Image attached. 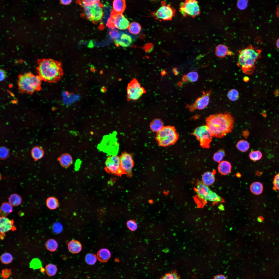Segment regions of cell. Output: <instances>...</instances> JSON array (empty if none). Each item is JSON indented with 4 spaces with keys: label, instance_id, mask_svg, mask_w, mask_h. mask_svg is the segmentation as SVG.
I'll return each instance as SVG.
<instances>
[{
    "label": "cell",
    "instance_id": "2e32d148",
    "mask_svg": "<svg viewBox=\"0 0 279 279\" xmlns=\"http://www.w3.org/2000/svg\"><path fill=\"white\" fill-rule=\"evenodd\" d=\"M13 220H10L6 217H1L0 219V231L3 234L11 230L15 229Z\"/></svg>",
    "mask_w": 279,
    "mask_h": 279
},
{
    "label": "cell",
    "instance_id": "7bdbcfd3",
    "mask_svg": "<svg viewBox=\"0 0 279 279\" xmlns=\"http://www.w3.org/2000/svg\"><path fill=\"white\" fill-rule=\"evenodd\" d=\"M9 155V152L7 149L5 147L2 146L0 149V157L1 159H5L7 158Z\"/></svg>",
    "mask_w": 279,
    "mask_h": 279
},
{
    "label": "cell",
    "instance_id": "60d3db41",
    "mask_svg": "<svg viewBox=\"0 0 279 279\" xmlns=\"http://www.w3.org/2000/svg\"><path fill=\"white\" fill-rule=\"evenodd\" d=\"M41 266V262L40 260L38 258L33 259L30 264V267L34 269H39Z\"/></svg>",
    "mask_w": 279,
    "mask_h": 279
},
{
    "label": "cell",
    "instance_id": "4316f807",
    "mask_svg": "<svg viewBox=\"0 0 279 279\" xmlns=\"http://www.w3.org/2000/svg\"><path fill=\"white\" fill-rule=\"evenodd\" d=\"M229 52L227 47L224 45L220 44L216 47L215 54L219 57L222 58L224 57L226 55H228Z\"/></svg>",
    "mask_w": 279,
    "mask_h": 279
},
{
    "label": "cell",
    "instance_id": "e575fe53",
    "mask_svg": "<svg viewBox=\"0 0 279 279\" xmlns=\"http://www.w3.org/2000/svg\"><path fill=\"white\" fill-rule=\"evenodd\" d=\"M227 97L229 99L233 101L236 100L239 97V93L238 91L235 89H230L228 92Z\"/></svg>",
    "mask_w": 279,
    "mask_h": 279
},
{
    "label": "cell",
    "instance_id": "d6986e66",
    "mask_svg": "<svg viewBox=\"0 0 279 279\" xmlns=\"http://www.w3.org/2000/svg\"><path fill=\"white\" fill-rule=\"evenodd\" d=\"M126 7V1L123 0H115L113 2V11L116 13L122 14Z\"/></svg>",
    "mask_w": 279,
    "mask_h": 279
},
{
    "label": "cell",
    "instance_id": "83f0119b",
    "mask_svg": "<svg viewBox=\"0 0 279 279\" xmlns=\"http://www.w3.org/2000/svg\"><path fill=\"white\" fill-rule=\"evenodd\" d=\"M44 154L43 149L40 147H34L31 151L32 156L35 160H37L41 158L43 156Z\"/></svg>",
    "mask_w": 279,
    "mask_h": 279
},
{
    "label": "cell",
    "instance_id": "9a60e30c",
    "mask_svg": "<svg viewBox=\"0 0 279 279\" xmlns=\"http://www.w3.org/2000/svg\"><path fill=\"white\" fill-rule=\"evenodd\" d=\"M173 9L168 5H163L160 7L154 14L157 18L165 20H169L173 17Z\"/></svg>",
    "mask_w": 279,
    "mask_h": 279
},
{
    "label": "cell",
    "instance_id": "db71d44e",
    "mask_svg": "<svg viewBox=\"0 0 279 279\" xmlns=\"http://www.w3.org/2000/svg\"><path fill=\"white\" fill-rule=\"evenodd\" d=\"M249 79L247 76H245L243 78V80L245 82H247L249 80Z\"/></svg>",
    "mask_w": 279,
    "mask_h": 279
},
{
    "label": "cell",
    "instance_id": "7dc6e473",
    "mask_svg": "<svg viewBox=\"0 0 279 279\" xmlns=\"http://www.w3.org/2000/svg\"><path fill=\"white\" fill-rule=\"evenodd\" d=\"M121 33L116 30H113L111 32L110 34L111 37L114 40L119 37Z\"/></svg>",
    "mask_w": 279,
    "mask_h": 279
},
{
    "label": "cell",
    "instance_id": "ffe728a7",
    "mask_svg": "<svg viewBox=\"0 0 279 279\" xmlns=\"http://www.w3.org/2000/svg\"><path fill=\"white\" fill-rule=\"evenodd\" d=\"M111 254L108 249L103 248L97 252V257L98 259L103 262L108 261L110 258Z\"/></svg>",
    "mask_w": 279,
    "mask_h": 279
},
{
    "label": "cell",
    "instance_id": "5bb4252c",
    "mask_svg": "<svg viewBox=\"0 0 279 279\" xmlns=\"http://www.w3.org/2000/svg\"><path fill=\"white\" fill-rule=\"evenodd\" d=\"M121 169L125 173L130 175L134 166V162L131 155L126 152L122 153L120 157Z\"/></svg>",
    "mask_w": 279,
    "mask_h": 279
},
{
    "label": "cell",
    "instance_id": "c3c4849f",
    "mask_svg": "<svg viewBox=\"0 0 279 279\" xmlns=\"http://www.w3.org/2000/svg\"><path fill=\"white\" fill-rule=\"evenodd\" d=\"M2 276L3 279H6L10 275L11 270L5 269L3 270L2 271Z\"/></svg>",
    "mask_w": 279,
    "mask_h": 279
},
{
    "label": "cell",
    "instance_id": "7c38bea8",
    "mask_svg": "<svg viewBox=\"0 0 279 279\" xmlns=\"http://www.w3.org/2000/svg\"><path fill=\"white\" fill-rule=\"evenodd\" d=\"M105 164L108 172L119 175L125 174L121 167L120 157L117 155L109 156L106 160Z\"/></svg>",
    "mask_w": 279,
    "mask_h": 279
},
{
    "label": "cell",
    "instance_id": "52a82bcc",
    "mask_svg": "<svg viewBox=\"0 0 279 279\" xmlns=\"http://www.w3.org/2000/svg\"><path fill=\"white\" fill-rule=\"evenodd\" d=\"M192 134L199 141L201 147L205 148H210L213 136L211 131L206 125L197 127Z\"/></svg>",
    "mask_w": 279,
    "mask_h": 279
},
{
    "label": "cell",
    "instance_id": "8fae6325",
    "mask_svg": "<svg viewBox=\"0 0 279 279\" xmlns=\"http://www.w3.org/2000/svg\"><path fill=\"white\" fill-rule=\"evenodd\" d=\"M212 92V89L206 92H202V95L197 98L195 102L191 105L187 104L186 107L191 112L196 110H201L205 109L208 104L210 96Z\"/></svg>",
    "mask_w": 279,
    "mask_h": 279
},
{
    "label": "cell",
    "instance_id": "f5cc1de1",
    "mask_svg": "<svg viewBox=\"0 0 279 279\" xmlns=\"http://www.w3.org/2000/svg\"><path fill=\"white\" fill-rule=\"evenodd\" d=\"M276 13L277 17L279 18V4L277 8Z\"/></svg>",
    "mask_w": 279,
    "mask_h": 279
},
{
    "label": "cell",
    "instance_id": "ee69618b",
    "mask_svg": "<svg viewBox=\"0 0 279 279\" xmlns=\"http://www.w3.org/2000/svg\"><path fill=\"white\" fill-rule=\"evenodd\" d=\"M52 230L54 233L56 234L60 233L63 230V226L61 223L58 222H56L53 224Z\"/></svg>",
    "mask_w": 279,
    "mask_h": 279
},
{
    "label": "cell",
    "instance_id": "7a4b0ae2",
    "mask_svg": "<svg viewBox=\"0 0 279 279\" xmlns=\"http://www.w3.org/2000/svg\"><path fill=\"white\" fill-rule=\"evenodd\" d=\"M36 68L42 81L49 83L59 81L63 74L61 63L50 58L38 59Z\"/></svg>",
    "mask_w": 279,
    "mask_h": 279
},
{
    "label": "cell",
    "instance_id": "8d00e7d4",
    "mask_svg": "<svg viewBox=\"0 0 279 279\" xmlns=\"http://www.w3.org/2000/svg\"><path fill=\"white\" fill-rule=\"evenodd\" d=\"M249 157L251 160L256 161L261 159L262 154L259 151H253L250 153Z\"/></svg>",
    "mask_w": 279,
    "mask_h": 279
},
{
    "label": "cell",
    "instance_id": "11a10c76",
    "mask_svg": "<svg viewBox=\"0 0 279 279\" xmlns=\"http://www.w3.org/2000/svg\"><path fill=\"white\" fill-rule=\"evenodd\" d=\"M276 45L277 48L279 49V38L276 41Z\"/></svg>",
    "mask_w": 279,
    "mask_h": 279
},
{
    "label": "cell",
    "instance_id": "9f6ffc18",
    "mask_svg": "<svg viewBox=\"0 0 279 279\" xmlns=\"http://www.w3.org/2000/svg\"><path fill=\"white\" fill-rule=\"evenodd\" d=\"M258 221L261 222L262 221L263 219L261 217H259L258 218Z\"/></svg>",
    "mask_w": 279,
    "mask_h": 279
},
{
    "label": "cell",
    "instance_id": "277c9868",
    "mask_svg": "<svg viewBox=\"0 0 279 279\" xmlns=\"http://www.w3.org/2000/svg\"><path fill=\"white\" fill-rule=\"evenodd\" d=\"M42 81L38 75H35L30 72L20 74L17 80L19 91L21 94L32 95L41 89Z\"/></svg>",
    "mask_w": 279,
    "mask_h": 279
},
{
    "label": "cell",
    "instance_id": "f6af8a7d",
    "mask_svg": "<svg viewBox=\"0 0 279 279\" xmlns=\"http://www.w3.org/2000/svg\"><path fill=\"white\" fill-rule=\"evenodd\" d=\"M127 225L129 229L132 231L135 230L137 227V224L135 221L132 220L128 221L127 223Z\"/></svg>",
    "mask_w": 279,
    "mask_h": 279
},
{
    "label": "cell",
    "instance_id": "f35d334b",
    "mask_svg": "<svg viewBox=\"0 0 279 279\" xmlns=\"http://www.w3.org/2000/svg\"><path fill=\"white\" fill-rule=\"evenodd\" d=\"M225 155V153L224 151L221 149L214 154L213 158L215 161L220 163L222 161Z\"/></svg>",
    "mask_w": 279,
    "mask_h": 279
},
{
    "label": "cell",
    "instance_id": "d590c367",
    "mask_svg": "<svg viewBox=\"0 0 279 279\" xmlns=\"http://www.w3.org/2000/svg\"><path fill=\"white\" fill-rule=\"evenodd\" d=\"M97 256L94 254L89 253L87 254L85 257L86 263L88 265H92L94 264L97 260Z\"/></svg>",
    "mask_w": 279,
    "mask_h": 279
},
{
    "label": "cell",
    "instance_id": "b9f144b4",
    "mask_svg": "<svg viewBox=\"0 0 279 279\" xmlns=\"http://www.w3.org/2000/svg\"><path fill=\"white\" fill-rule=\"evenodd\" d=\"M160 279H180L179 275L176 272H172L166 274Z\"/></svg>",
    "mask_w": 279,
    "mask_h": 279
},
{
    "label": "cell",
    "instance_id": "ac0fdd59",
    "mask_svg": "<svg viewBox=\"0 0 279 279\" xmlns=\"http://www.w3.org/2000/svg\"><path fill=\"white\" fill-rule=\"evenodd\" d=\"M231 168V165L229 162L223 161L220 162L218 166L219 172L223 175H226L230 173Z\"/></svg>",
    "mask_w": 279,
    "mask_h": 279
},
{
    "label": "cell",
    "instance_id": "30bf717a",
    "mask_svg": "<svg viewBox=\"0 0 279 279\" xmlns=\"http://www.w3.org/2000/svg\"><path fill=\"white\" fill-rule=\"evenodd\" d=\"M127 99L128 100H136L146 92L136 79H133L128 84L127 89Z\"/></svg>",
    "mask_w": 279,
    "mask_h": 279
},
{
    "label": "cell",
    "instance_id": "4fadbf2b",
    "mask_svg": "<svg viewBox=\"0 0 279 279\" xmlns=\"http://www.w3.org/2000/svg\"><path fill=\"white\" fill-rule=\"evenodd\" d=\"M180 10L184 15H188L192 17L198 15L200 13L198 2L195 0L186 1L182 3Z\"/></svg>",
    "mask_w": 279,
    "mask_h": 279
},
{
    "label": "cell",
    "instance_id": "ba28073f",
    "mask_svg": "<svg viewBox=\"0 0 279 279\" xmlns=\"http://www.w3.org/2000/svg\"><path fill=\"white\" fill-rule=\"evenodd\" d=\"M130 25L128 20L122 14L112 11L107 24V26L112 29L115 28L124 30L128 28Z\"/></svg>",
    "mask_w": 279,
    "mask_h": 279
},
{
    "label": "cell",
    "instance_id": "681fc988",
    "mask_svg": "<svg viewBox=\"0 0 279 279\" xmlns=\"http://www.w3.org/2000/svg\"><path fill=\"white\" fill-rule=\"evenodd\" d=\"M0 80L3 81L6 77V73L5 72L3 69H1L0 70Z\"/></svg>",
    "mask_w": 279,
    "mask_h": 279
},
{
    "label": "cell",
    "instance_id": "6da1fadb",
    "mask_svg": "<svg viewBox=\"0 0 279 279\" xmlns=\"http://www.w3.org/2000/svg\"><path fill=\"white\" fill-rule=\"evenodd\" d=\"M206 123L213 137L220 138L231 131L234 120L229 113L225 112L210 115L206 118Z\"/></svg>",
    "mask_w": 279,
    "mask_h": 279
},
{
    "label": "cell",
    "instance_id": "f546056e",
    "mask_svg": "<svg viewBox=\"0 0 279 279\" xmlns=\"http://www.w3.org/2000/svg\"><path fill=\"white\" fill-rule=\"evenodd\" d=\"M129 32L133 34L136 35L139 33L141 31V27L140 24L136 22L131 23L128 28Z\"/></svg>",
    "mask_w": 279,
    "mask_h": 279
},
{
    "label": "cell",
    "instance_id": "bcb514c9",
    "mask_svg": "<svg viewBox=\"0 0 279 279\" xmlns=\"http://www.w3.org/2000/svg\"><path fill=\"white\" fill-rule=\"evenodd\" d=\"M273 189L279 191V173L275 176L273 181Z\"/></svg>",
    "mask_w": 279,
    "mask_h": 279
},
{
    "label": "cell",
    "instance_id": "836d02e7",
    "mask_svg": "<svg viewBox=\"0 0 279 279\" xmlns=\"http://www.w3.org/2000/svg\"><path fill=\"white\" fill-rule=\"evenodd\" d=\"M45 271L48 275L52 276L54 275L57 271V268L55 265L50 264L45 267Z\"/></svg>",
    "mask_w": 279,
    "mask_h": 279
},
{
    "label": "cell",
    "instance_id": "8992f818",
    "mask_svg": "<svg viewBox=\"0 0 279 279\" xmlns=\"http://www.w3.org/2000/svg\"><path fill=\"white\" fill-rule=\"evenodd\" d=\"M179 137V134L174 126H166L157 133L155 139L159 146L167 147L174 144Z\"/></svg>",
    "mask_w": 279,
    "mask_h": 279
},
{
    "label": "cell",
    "instance_id": "603a6c76",
    "mask_svg": "<svg viewBox=\"0 0 279 279\" xmlns=\"http://www.w3.org/2000/svg\"><path fill=\"white\" fill-rule=\"evenodd\" d=\"M202 182L208 186L213 184L215 181V177L214 174L210 172L204 173L202 176Z\"/></svg>",
    "mask_w": 279,
    "mask_h": 279
},
{
    "label": "cell",
    "instance_id": "9c48e42d",
    "mask_svg": "<svg viewBox=\"0 0 279 279\" xmlns=\"http://www.w3.org/2000/svg\"><path fill=\"white\" fill-rule=\"evenodd\" d=\"M196 191L199 197L206 200L214 202L222 201V199L220 196L211 190L208 186L202 182L198 183L196 188Z\"/></svg>",
    "mask_w": 279,
    "mask_h": 279
},
{
    "label": "cell",
    "instance_id": "7402d4cb",
    "mask_svg": "<svg viewBox=\"0 0 279 279\" xmlns=\"http://www.w3.org/2000/svg\"><path fill=\"white\" fill-rule=\"evenodd\" d=\"M82 245L78 241L72 240L68 245V249L71 252L73 253H78L80 252L82 249Z\"/></svg>",
    "mask_w": 279,
    "mask_h": 279
},
{
    "label": "cell",
    "instance_id": "4dcf8cb0",
    "mask_svg": "<svg viewBox=\"0 0 279 279\" xmlns=\"http://www.w3.org/2000/svg\"><path fill=\"white\" fill-rule=\"evenodd\" d=\"M46 204L47 207L50 209L55 210L58 206L59 204L57 199L53 197L48 198L46 200Z\"/></svg>",
    "mask_w": 279,
    "mask_h": 279
},
{
    "label": "cell",
    "instance_id": "d6a6232c",
    "mask_svg": "<svg viewBox=\"0 0 279 279\" xmlns=\"http://www.w3.org/2000/svg\"><path fill=\"white\" fill-rule=\"evenodd\" d=\"M47 249L51 252H54L58 248V244L56 241L51 239L48 240L45 244Z\"/></svg>",
    "mask_w": 279,
    "mask_h": 279
},
{
    "label": "cell",
    "instance_id": "e0dca14e",
    "mask_svg": "<svg viewBox=\"0 0 279 279\" xmlns=\"http://www.w3.org/2000/svg\"><path fill=\"white\" fill-rule=\"evenodd\" d=\"M114 42L116 46H120L126 47L129 46L132 42L131 36L125 33H121L119 37L114 40Z\"/></svg>",
    "mask_w": 279,
    "mask_h": 279
},
{
    "label": "cell",
    "instance_id": "cb8c5ba5",
    "mask_svg": "<svg viewBox=\"0 0 279 279\" xmlns=\"http://www.w3.org/2000/svg\"><path fill=\"white\" fill-rule=\"evenodd\" d=\"M164 126L163 121L159 119L153 120L150 124L151 130L153 132L157 133Z\"/></svg>",
    "mask_w": 279,
    "mask_h": 279
},
{
    "label": "cell",
    "instance_id": "44dd1931",
    "mask_svg": "<svg viewBox=\"0 0 279 279\" xmlns=\"http://www.w3.org/2000/svg\"><path fill=\"white\" fill-rule=\"evenodd\" d=\"M58 160L60 165L63 167L65 168L70 166L73 161L72 156L68 153L62 154L59 158Z\"/></svg>",
    "mask_w": 279,
    "mask_h": 279
},
{
    "label": "cell",
    "instance_id": "ab89813d",
    "mask_svg": "<svg viewBox=\"0 0 279 279\" xmlns=\"http://www.w3.org/2000/svg\"><path fill=\"white\" fill-rule=\"evenodd\" d=\"M186 76L188 81L192 82L196 81L198 78V74L195 71H192L189 73Z\"/></svg>",
    "mask_w": 279,
    "mask_h": 279
},
{
    "label": "cell",
    "instance_id": "f1b7e54d",
    "mask_svg": "<svg viewBox=\"0 0 279 279\" xmlns=\"http://www.w3.org/2000/svg\"><path fill=\"white\" fill-rule=\"evenodd\" d=\"M9 202L12 206H17L21 204L22 202L21 197L15 193L11 195L9 198Z\"/></svg>",
    "mask_w": 279,
    "mask_h": 279
},
{
    "label": "cell",
    "instance_id": "5b68a950",
    "mask_svg": "<svg viewBox=\"0 0 279 279\" xmlns=\"http://www.w3.org/2000/svg\"><path fill=\"white\" fill-rule=\"evenodd\" d=\"M81 4L84 15L89 20L94 22L100 21L103 15L102 4L98 0H83Z\"/></svg>",
    "mask_w": 279,
    "mask_h": 279
},
{
    "label": "cell",
    "instance_id": "74e56055",
    "mask_svg": "<svg viewBox=\"0 0 279 279\" xmlns=\"http://www.w3.org/2000/svg\"><path fill=\"white\" fill-rule=\"evenodd\" d=\"M1 259L2 263L7 264L12 262L13 260V257L10 253H5L2 255Z\"/></svg>",
    "mask_w": 279,
    "mask_h": 279
},
{
    "label": "cell",
    "instance_id": "f907efd6",
    "mask_svg": "<svg viewBox=\"0 0 279 279\" xmlns=\"http://www.w3.org/2000/svg\"><path fill=\"white\" fill-rule=\"evenodd\" d=\"M213 279H227V278L223 275L219 274L216 275Z\"/></svg>",
    "mask_w": 279,
    "mask_h": 279
},
{
    "label": "cell",
    "instance_id": "d4e9b609",
    "mask_svg": "<svg viewBox=\"0 0 279 279\" xmlns=\"http://www.w3.org/2000/svg\"><path fill=\"white\" fill-rule=\"evenodd\" d=\"M250 189L251 192L256 195L261 194L263 190V186L262 184L259 182H253L250 185Z\"/></svg>",
    "mask_w": 279,
    "mask_h": 279
},
{
    "label": "cell",
    "instance_id": "3957f363",
    "mask_svg": "<svg viewBox=\"0 0 279 279\" xmlns=\"http://www.w3.org/2000/svg\"><path fill=\"white\" fill-rule=\"evenodd\" d=\"M261 51L252 45L240 50L237 64L245 74L251 75L253 72L257 60L260 57Z\"/></svg>",
    "mask_w": 279,
    "mask_h": 279
},
{
    "label": "cell",
    "instance_id": "484cf974",
    "mask_svg": "<svg viewBox=\"0 0 279 279\" xmlns=\"http://www.w3.org/2000/svg\"><path fill=\"white\" fill-rule=\"evenodd\" d=\"M12 206L7 202H4L1 205L0 208L1 217H6L12 211Z\"/></svg>",
    "mask_w": 279,
    "mask_h": 279
},
{
    "label": "cell",
    "instance_id": "816d5d0a",
    "mask_svg": "<svg viewBox=\"0 0 279 279\" xmlns=\"http://www.w3.org/2000/svg\"><path fill=\"white\" fill-rule=\"evenodd\" d=\"M72 0H60L61 3L64 5H67L70 4L72 2Z\"/></svg>",
    "mask_w": 279,
    "mask_h": 279
},
{
    "label": "cell",
    "instance_id": "1f68e13d",
    "mask_svg": "<svg viewBox=\"0 0 279 279\" xmlns=\"http://www.w3.org/2000/svg\"><path fill=\"white\" fill-rule=\"evenodd\" d=\"M237 149L241 151L246 152L249 149L250 145L247 141L241 140L238 141L236 145Z\"/></svg>",
    "mask_w": 279,
    "mask_h": 279
}]
</instances>
